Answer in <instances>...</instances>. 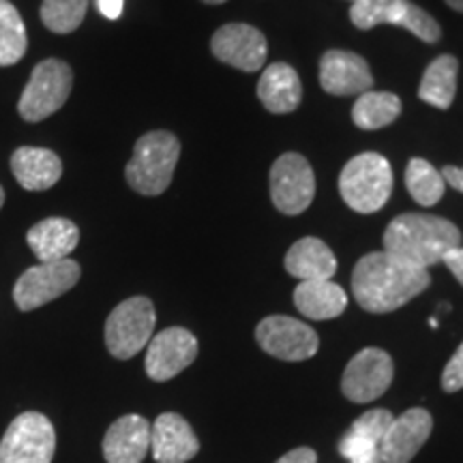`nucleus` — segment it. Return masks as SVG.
<instances>
[{"label": "nucleus", "mask_w": 463, "mask_h": 463, "mask_svg": "<svg viewBox=\"0 0 463 463\" xmlns=\"http://www.w3.org/2000/svg\"><path fill=\"white\" fill-rule=\"evenodd\" d=\"M157 314L146 297L127 298L114 307L106 322V345L109 354L120 361H129L140 354L153 339Z\"/></svg>", "instance_id": "423d86ee"}, {"label": "nucleus", "mask_w": 463, "mask_h": 463, "mask_svg": "<svg viewBox=\"0 0 463 463\" xmlns=\"http://www.w3.org/2000/svg\"><path fill=\"white\" fill-rule=\"evenodd\" d=\"M457 73H459V61L455 56H438L422 73L419 86L420 99L438 109H449L457 95Z\"/></svg>", "instance_id": "393cba45"}, {"label": "nucleus", "mask_w": 463, "mask_h": 463, "mask_svg": "<svg viewBox=\"0 0 463 463\" xmlns=\"http://www.w3.org/2000/svg\"><path fill=\"white\" fill-rule=\"evenodd\" d=\"M354 3H356V0H354Z\"/></svg>", "instance_id": "58836bf2"}, {"label": "nucleus", "mask_w": 463, "mask_h": 463, "mask_svg": "<svg viewBox=\"0 0 463 463\" xmlns=\"http://www.w3.org/2000/svg\"><path fill=\"white\" fill-rule=\"evenodd\" d=\"M54 453V425L39 412L17 416L0 439V463H52Z\"/></svg>", "instance_id": "6e6552de"}, {"label": "nucleus", "mask_w": 463, "mask_h": 463, "mask_svg": "<svg viewBox=\"0 0 463 463\" xmlns=\"http://www.w3.org/2000/svg\"><path fill=\"white\" fill-rule=\"evenodd\" d=\"M399 114H402V101L392 92L367 90L358 95L354 108H352V120L363 131L389 127L399 118Z\"/></svg>", "instance_id": "a878e982"}, {"label": "nucleus", "mask_w": 463, "mask_h": 463, "mask_svg": "<svg viewBox=\"0 0 463 463\" xmlns=\"http://www.w3.org/2000/svg\"><path fill=\"white\" fill-rule=\"evenodd\" d=\"M211 52L225 65L253 73L264 67L269 48L266 37L256 26L225 24L213 34Z\"/></svg>", "instance_id": "4468645a"}, {"label": "nucleus", "mask_w": 463, "mask_h": 463, "mask_svg": "<svg viewBox=\"0 0 463 463\" xmlns=\"http://www.w3.org/2000/svg\"><path fill=\"white\" fill-rule=\"evenodd\" d=\"M258 99L270 114H289L300 106L303 86L298 73L286 62H273L258 82Z\"/></svg>", "instance_id": "4be33fe9"}, {"label": "nucleus", "mask_w": 463, "mask_h": 463, "mask_svg": "<svg viewBox=\"0 0 463 463\" xmlns=\"http://www.w3.org/2000/svg\"><path fill=\"white\" fill-rule=\"evenodd\" d=\"M11 172L26 191H45L61 181L62 161L48 148L22 146L11 155Z\"/></svg>", "instance_id": "412c9836"}, {"label": "nucleus", "mask_w": 463, "mask_h": 463, "mask_svg": "<svg viewBox=\"0 0 463 463\" xmlns=\"http://www.w3.org/2000/svg\"><path fill=\"white\" fill-rule=\"evenodd\" d=\"M275 463H317V455H316L314 449L300 447V449L289 450V453L283 455L281 459L275 461Z\"/></svg>", "instance_id": "7c9ffc66"}, {"label": "nucleus", "mask_w": 463, "mask_h": 463, "mask_svg": "<svg viewBox=\"0 0 463 463\" xmlns=\"http://www.w3.org/2000/svg\"><path fill=\"white\" fill-rule=\"evenodd\" d=\"M286 270L300 281H320L333 279L337 273V258L331 247L320 239L307 236L289 247L286 253Z\"/></svg>", "instance_id": "5701e85b"}, {"label": "nucleus", "mask_w": 463, "mask_h": 463, "mask_svg": "<svg viewBox=\"0 0 463 463\" xmlns=\"http://www.w3.org/2000/svg\"><path fill=\"white\" fill-rule=\"evenodd\" d=\"M82 269L75 260L37 264L20 277L14 288V300L20 311H33L62 297L80 281Z\"/></svg>", "instance_id": "1a4fd4ad"}, {"label": "nucleus", "mask_w": 463, "mask_h": 463, "mask_svg": "<svg viewBox=\"0 0 463 463\" xmlns=\"http://www.w3.org/2000/svg\"><path fill=\"white\" fill-rule=\"evenodd\" d=\"M405 187H408L416 204L436 206L444 198L447 183H444L442 174L430 161L414 157L410 159L408 167H405Z\"/></svg>", "instance_id": "cd10ccee"}, {"label": "nucleus", "mask_w": 463, "mask_h": 463, "mask_svg": "<svg viewBox=\"0 0 463 463\" xmlns=\"http://www.w3.org/2000/svg\"><path fill=\"white\" fill-rule=\"evenodd\" d=\"M430 326H431V328H438V320H436V317H431V320H430Z\"/></svg>", "instance_id": "4c0bfd02"}, {"label": "nucleus", "mask_w": 463, "mask_h": 463, "mask_svg": "<svg viewBox=\"0 0 463 463\" xmlns=\"http://www.w3.org/2000/svg\"><path fill=\"white\" fill-rule=\"evenodd\" d=\"M256 341L266 354L289 363L307 361L320 347L314 328L289 316L264 317L256 328Z\"/></svg>", "instance_id": "9b49d317"}, {"label": "nucleus", "mask_w": 463, "mask_h": 463, "mask_svg": "<svg viewBox=\"0 0 463 463\" xmlns=\"http://www.w3.org/2000/svg\"><path fill=\"white\" fill-rule=\"evenodd\" d=\"M433 430V419L425 408H410L392 422L382 438V463H410Z\"/></svg>", "instance_id": "2eb2a0df"}, {"label": "nucleus", "mask_w": 463, "mask_h": 463, "mask_svg": "<svg viewBox=\"0 0 463 463\" xmlns=\"http://www.w3.org/2000/svg\"><path fill=\"white\" fill-rule=\"evenodd\" d=\"M444 3H447L450 9H455V11H459V14H463V0H444Z\"/></svg>", "instance_id": "f704fd0d"}, {"label": "nucleus", "mask_w": 463, "mask_h": 463, "mask_svg": "<svg viewBox=\"0 0 463 463\" xmlns=\"http://www.w3.org/2000/svg\"><path fill=\"white\" fill-rule=\"evenodd\" d=\"M339 194L352 211L372 215L386 206L392 194V170L380 153H363L341 170Z\"/></svg>", "instance_id": "20e7f679"}, {"label": "nucleus", "mask_w": 463, "mask_h": 463, "mask_svg": "<svg viewBox=\"0 0 463 463\" xmlns=\"http://www.w3.org/2000/svg\"><path fill=\"white\" fill-rule=\"evenodd\" d=\"M447 264V269L455 275V279L463 286V247H457L453 251H449L442 260Z\"/></svg>", "instance_id": "2f4dec72"}, {"label": "nucleus", "mask_w": 463, "mask_h": 463, "mask_svg": "<svg viewBox=\"0 0 463 463\" xmlns=\"http://www.w3.org/2000/svg\"><path fill=\"white\" fill-rule=\"evenodd\" d=\"M123 5L125 0H97V7H99L101 15L108 20H118L123 15Z\"/></svg>", "instance_id": "473e14b6"}, {"label": "nucleus", "mask_w": 463, "mask_h": 463, "mask_svg": "<svg viewBox=\"0 0 463 463\" xmlns=\"http://www.w3.org/2000/svg\"><path fill=\"white\" fill-rule=\"evenodd\" d=\"M389 410L375 408L364 412L352 422V427L341 436L337 450L350 463H382V438L392 422Z\"/></svg>", "instance_id": "f3484780"}, {"label": "nucleus", "mask_w": 463, "mask_h": 463, "mask_svg": "<svg viewBox=\"0 0 463 463\" xmlns=\"http://www.w3.org/2000/svg\"><path fill=\"white\" fill-rule=\"evenodd\" d=\"M316 195L314 167L303 155L286 153L270 167V198L283 215H300Z\"/></svg>", "instance_id": "9d476101"}, {"label": "nucleus", "mask_w": 463, "mask_h": 463, "mask_svg": "<svg viewBox=\"0 0 463 463\" xmlns=\"http://www.w3.org/2000/svg\"><path fill=\"white\" fill-rule=\"evenodd\" d=\"M395 364L392 358L380 347H364L347 363L341 391L354 403H369L389 391Z\"/></svg>", "instance_id": "f8f14e48"}, {"label": "nucleus", "mask_w": 463, "mask_h": 463, "mask_svg": "<svg viewBox=\"0 0 463 463\" xmlns=\"http://www.w3.org/2000/svg\"><path fill=\"white\" fill-rule=\"evenodd\" d=\"M320 84L335 97L363 95L373 89V75L363 56L345 50H328L320 61Z\"/></svg>", "instance_id": "dca6fc26"}, {"label": "nucleus", "mask_w": 463, "mask_h": 463, "mask_svg": "<svg viewBox=\"0 0 463 463\" xmlns=\"http://www.w3.org/2000/svg\"><path fill=\"white\" fill-rule=\"evenodd\" d=\"M3 204H5V191L0 187V208H3Z\"/></svg>", "instance_id": "e433bc0d"}, {"label": "nucleus", "mask_w": 463, "mask_h": 463, "mask_svg": "<svg viewBox=\"0 0 463 463\" xmlns=\"http://www.w3.org/2000/svg\"><path fill=\"white\" fill-rule=\"evenodd\" d=\"M202 3H206V5H222V3H228V0H202Z\"/></svg>", "instance_id": "c9c22d12"}, {"label": "nucleus", "mask_w": 463, "mask_h": 463, "mask_svg": "<svg viewBox=\"0 0 463 463\" xmlns=\"http://www.w3.org/2000/svg\"><path fill=\"white\" fill-rule=\"evenodd\" d=\"M430 270L419 269L386 251L361 258L352 273V294L369 314H391L430 288Z\"/></svg>", "instance_id": "f257e3e1"}, {"label": "nucleus", "mask_w": 463, "mask_h": 463, "mask_svg": "<svg viewBox=\"0 0 463 463\" xmlns=\"http://www.w3.org/2000/svg\"><path fill=\"white\" fill-rule=\"evenodd\" d=\"M198 356V339L187 328L172 326L148 341L146 373L155 382H167L184 372Z\"/></svg>", "instance_id": "ddd939ff"}, {"label": "nucleus", "mask_w": 463, "mask_h": 463, "mask_svg": "<svg viewBox=\"0 0 463 463\" xmlns=\"http://www.w3.org/2000/svg\"><path fill=\"white\" fill-rule=\"evenodd\" d=\"M73 89V71L61 58H48L33 69L22 90L17 112L26 123H39L65 106Z\"/></svg>", "instance_id": "39448f33"}, {"label": "nucleus", "mask_w": 463, "mask_h": 463, "mask_svg": "<svg viewBox=\"0 0 463 463\" xmlns=\"http://www.w3.org/2000/svg\"><path fill=\"white\" fill-rule=\"evenodd\" d=\"M28 247L37 256L39 264L61 262L71 256V251L80 242L78 225L69 219L50 217L34 223L26 234Z\"/></svg>", "instance_id": "aec40b11"}, {"label": "nucleus", "mask_w": 463, "mask_h": 463, "mask_svg": "<svg viewBox=\"0 0 463 463\" xmlns=\"http://www.w3.org/2000/svg\"><path fill=\"white\" fill-rule=\"evenodd\" d=\"M461 247V232L453 222L425 213H405L384 232V251L403 262L430 270L449 251Z\"/></svg>", "instance_id": "f03ea898"}, {"label": "nucleus", "mask_w": 463, "mask_h": 463, "mask_svg": "<svg viewBox=\"0 0 463 463\" xmlns=\"http://www.w3.org/2000/svg\"><path fill=\"white\" fill-rule=\"evenodd\" d=\"M181 157V142L170 131H150L133 146V157L125 167V178L142 195H161L170 187Z\"/></svg>", "instance_id": "7ed1b4c3"}, {"label": "nucleus", "mask_w": 463, "mask_h": 463, "mask_svg": "<svg viewBox=\"0 0 463 463\" xmlns=\"http://www.w3.org/2000/svg\"><path fill=\"white\" fill-rule=\"evenodd\" d=\"M198 450V436L181 414L165 412L150 425V453L157 463H187Z\"/></svg>", "instance_id": "a211bd4d"}, {"label": "nucleus", "mask_w": 463, "mask_h": 463, "mask_svg": "<svg viewBox=\"0 0 463 463\" xmlns=\"http://www.w3.org/2000/svg\"><path fill=\"white\" fill-rule=\"evenodd\" d=\"M442 389L447 392H457L463 389V344L457 347V352L444 367Z\"/></svg>", "instance_id": "c756f323"}, {"label": "nucleus", "mask_w": 463, "mask_h": 463, "mask_svg": "<svg viewBox=\"0 0 463 463\" xmlns=\"http://www.w3.org/2000/svg\"><path fill=\"white\" fill-rule=\"evenodd\" d=\"M294 305L309 320H333L345 311L347 297L333 279L300 281L294 289Z\"/></svg>", "instance_id": "b1692460"}, {"label": "nucleus", "mask_w": 463, "mask_h": 463, "mask_svg": "<svg viewBox=\"0 0 463 463\" xmlns=\"http://www.w3.org/2000/svg\"><path fill=\"white\" fill-rule=\"evenodd\" d=\"M86 9H89V0H43L42 22L52 33L69 34L82 24Z\"/></svg>", "instance_id": "c85d7f7f"}, {"label": "nucleus", "mask_w": 463, "mask_h": 463, "mask_svg": "<svg viewBox=\"0 0 463 463\" xmlns=\"http://www.w3.org/2000/svg\"><path fill=\"white\" fill-rule=\"evenodd\" d=\"M350 20L361 31H372L380 24L402 26L425 43H436L442 37L438 22L410 0H356Z\"/></svg>", "instance_id": "0eeeda50"}, {"label": "nucleus", "mask_w": 463, "mask_h": 463, "mask_svg": "<svg viewBox=\"0 0 463 463\" xmlns=\"http://www.w3.org/2000/svg\"><path fill=\"white\" fill-rule=\"evenodd\" d=\"M148 450L150 422L137 414L120 416L103 438V457L108 463H142Z\"/></svg>", "instance_id": "6ab92c4d"}, {"label": "nucleus", "mask_w": 463, "mask_h": 463, "mask_svg": "<svg viewBox=\"0 0 463 463\" xmlns=\"http://www.w3.org/2000/svg\"><path fill=\"white\" fill-rule=\"evenodd\" d=\"M28 50L26 26L9 0H0V67H11Z\"/></svg>", "instance_id": "bb28decb"}, {"label": "nucleus", "mask_w": 463, "mask_h": 463, "mask_svg": "<svg viewBox=\"0 0 463 463\" xmlns=\"http://www.w3.org/2000/svg\"><path fill=\"white\" fill-rule=\"evenodd\" d=\"M442 178L444 183L450 184V187L463 194V167H455V165H444L442 167Z\"/></svg>", "instance_id": "72a5a7b5"}]
</instances>
